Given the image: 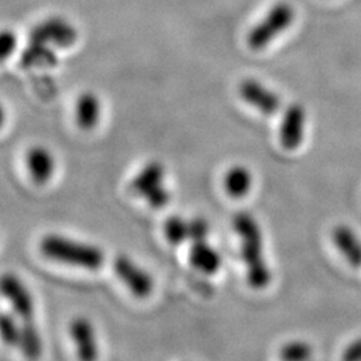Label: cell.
Instances as JSON below:
<instances>
[{"label":"cell","mask_w":361,"mask_h":361,"mask_svg":"<svg viewBox=\"0 0 361 361\" xmlns=\"http://www.w3.org/2000/svg\"><path fill=\"white\" fill-rule=\"evenodd\" d=\"M233 228L240 237L247 284L256 290L265 289L271 284V274L264 253V235L257 219L247 212H240L233 219Z\"/></svg>","instance_id":"cell-1"},{"label":"cell","mask_w":361,"mask_h":361,"mask_svg":"<svg viewBox=\"0 0 361 361\" xmlns=\"http://www.w3.org/2000/svg\"><path fill=\"white\" fill-rule=\"evenodd\" d=\"M39 249L44 257L83 269H99L104 262V250L59 234H47L40 240Z\"/></svg>","instance_id":"cell-2"},{"label":"cell","mask_w":361,"mask_h":361,"mask_svg":"<svg viewBox=\"0 0 361 361\" xmlns=\"http://www.w3.org/2000/svg\"><path fill=\"white\" fill-rule=\"evenodd\" d=\"M295 20V10L289 3L280 1L274 4L265 18L259 20L247 34V44L253 50L265 49L271 40L277 38Z\"/></svg>","instance_id":"cell-3"},{"label":"cell","mask_w":361,"mask_h":361,"mask_svg":"<svg viewBox=\"0 0 361 361\" xmlns=\"http://www.w3.org/2000/svg\"><path fill=\"white\" fill-rule=\"evenodd\" d=\"M165 168L161 162L152 161L146 164L131 182V189L143 197L154 209H162L170 202V192L164 185Z\"/></svg>","instance_id":"cell-4"},{"label":"cell","mask_w":361,"mask_h":361,"mask_svg":"<svg viewBox=\"0 0 361 361\" xmlns=\"http://www.w3.org/2000/svg\"><path fill=\"white\" fill-rule=\"evenodd\" d=\"M0 295L11 304L15 314L22 323L34 322V297L20 277L13 273H4L0 277Z\"/></svg>","instance_id":"cell-5"},{"label":"cell","mask_w":361,"mask_h":361,"mask_svg":"<svg viewBox=\"0 0 361 361\" xmlns=\"http://www.w3.org/2000/svg\"><path fill=\"white\" fill-rule=\"evenodd\" d=\"M78 39V31L67 19L61 16H52L39 23L31 31L30 40L40 42L51 47L67 49L73 46Z\"/></svg>","instance_id":"cell-6"},{"label":"cell","mask_w":361,"mask_h":361,"mask_svg":"<svg viewBox=\"0 0 361 361\" xmlns=\"http://www.w3.org/2000/svg\"><path fill=\"white\" fill-rule=\"evenodd\" d=\"M114 271L118 279L128 286L130 292L138 298H146L154 290V281L149 271L142 269L135 261L121 255L114 261Z\"/></svg>","instance_id":"cell-7"},{"label":"cell","mask_w":361,"mask_h":361,"mask_svg":"<svg viewBox=\"0 0 361 361\" xmlns=\"http://www.w3.org/2000/svg\"><path fill=\"white\" fill-rule=\"evenodd\" d=\"M70 335L74 341L79 361H98L99 345L94 324L86 317H75L70 324Z\"/></svg>","instance_id":"cell-8"},{"label":"cell","mask_w":361,"mask_h":361,"mask_svg":"<svg viewBox=\"0 0 361 361\" xmlns=\"http://www.w3.org/2000/svg\"><path fill=\"white\" fill-rule=\"evenodd\" d=\"M240 95L246 104L256 107L265 116L276 114L281 106L280 97L256 79H245L240 85Z\"/></svg>","instance_id":"cell-9"},{"label":"cell","mask_w":361,"mask_h":361,"mask_svg":"<svg viewBox=\"0 0 361 361\" xmlns=\"http://www.w3.org/2000/svg\"><path fill=\"white\" fill-rule=\"evenodd\" d=\"M307 113L301 104L286 109L280 126V142L286 150H296L304 140Z\"/></svg>","instance_id":"cell-10"},{"label":"cell","mask_w":361,"mask_h":361,"mask_svg":"<svg viewBox=\"0 0 361 361\" xmlns=\"http://www.w3.org/2000/svg\"><path fill=\"white\" fill-rule=\"evenodd\" d=\"M332 243L340 255L355 269L361 268V237L345 224L336 225L332 231Z\"/></svg>","instance_id":"cell-11"},{"label":"cell","mask_w":361,"mask_h":361,"mask_svg":"<svg viewBox=\"0 0 361 361\" xmlns=\"http://www.w3.org/2000/svg\"><path fill=\"white\" fill-rule=\"evenodd\" d=\"M26 164L31 180L38 185L47 183L55 173V158L51 152L43 146H35L28 150Z\"/></svg>","instance_id":"cell-12"},{"label":"cell","mask_w":361,"mask_h":361,"mask_svg":"<svg viewBox=\"0 0 361 361\" xmlns=\"http://www.w3.org/2000/svg\"><path fill=\"white\" fill-rule=\"evenodd\" d=\"M189 259L195 269L205 274H214L222 267V257L219 250L205 241L193 243L189 253Z\"/></svg>","instance_id":"cell-13"},{"label":"cell","mask_w":361,"mask_h":361,"mask_svg":"<svg viewBox=\"0 0 361 361\" xmlns=\"http://www.w3.org/2000/svg\"><path fill=\"white\" fill-rule=\"evenodd\" d=\"M101 101L94 92H83L75 104L78 126L83 130H92L101 119Z\"/></svg>","instance_id":"cell-14"},{"label":"cell","mask_w":361,"mask_h":361,"mask_svg":"<svg viewBox=\"0 0 361 361\" xmlns=\"http://www.w3.org/2000/svg\"><path fill=\"white\" fill-rule=\"evenodd\" d=\"M253 185V176L245 166H233L229 169L224 178V186L226 193L233 198H243L250 192Z\"/></svg>","instance_id":"cell-15"},{"label":"cell","mask_w":361,"mask_h":361,"mask_svg":"<svg viewBox=\"0 0 361 361\" xmlns=\"http://www.w3.org/2000/svg\"><path fill=\"white\" fill-rule=\"evenodd\" d=\"M19 348L30 361H38L43 355V338L35 322L22 323Z\"/></svg>","instance_id":"cell-16"},{"label":"cell","mask_w":361,"mask_h":361,"mask_svg":"<svg viewBox=\"0 0 361 361\" xmlns=\"http://www.w3.org/2000/svg\"><path fill=\"white\" fill-rule=\"evenodd\" d=\"M22 63L26 67H50L56 65V55L51 46L30 40L28 47L22 54Z\"/></svg>","instance_id":"cell-17"},{"label":"cell","mask_w":361,"mask_h":361,"mask_svg":"<svg viewBox=\"0 0 361 361\" xmlns=\"http://www.w3.org/2000/svg\"><path fill=\"white\" fill-rule=\"evenodd\" d=\"M22 337V322L18 316L0 313V338L8 347H19Z\"/></svg>","instance_id":"cell-18"},{"label":"cell","mask_w":361,"mask_h":361,"mask_svg":"<svg viewBox=\"0 0 361 361\" xmlns=\"http://www.w3.org/2000/svg\"><path fill=\"white\" fill-rule=\"evenodd\" d=\"M281 361H312L313 347L302 340H293L284 344L279 352Z\"/></svg>","instance_id":"cell-19"},{"label":"cell","mask_w":361,"mask_h":361,"mask_svg":"<svg viewBox=\"0 0 361 361\" xmlns=\"http://www.w3.org/2000/svg\"><path fill=\"white\" fill-rule=\"evenodd\" d=\"M164 232L171 245H180L189 240V221L178 216H171L164 225Z\"/></svg>","instance_id":"cell-20"},{"label":"cell","mask_w":361,"mask_h":361,"mask_svg":"<svg viewBox=\"0 0 361 361\" xmlns=\"http://www.w3.org/2000/svg\"><path fill=\"white\" fill-rule=\"evenodd\" d=\"M18 46V38L11 30L0 31V62H4L13 55Z\"/></svg>","instance_id":"cell-21"},{"label":"cell","mask_w":361,"mask_h":361,"mask_svg":"<svg viewBox=\"0 0 361 361\" xmlns=\"http://www.w3.org/2000/svg\"><path fill=\"white\" fill-rule=\"evenodd\" d=\"M209 222L205 219H193L189 221V240L192 243L205 241L209 234Z\"/></svg>","instance_id":"cell-22"},{"label":"cell","mask_w":361,"mask_h":361,"mask_svg":"<svg viewBox=\"0 0 361 361\" xmlns=\"http://www.w3.org/2000/svg\"><path fill=\"white\" fill-rule=\"evenodd\" d=\"M341 361H361V337L352 340L344 348Z\"/></svg>","instance_id":"cell-23"},{"label":"cell","mask_w":361,"mask_h":361,"mask_svg":"<svg viewBox=\"0 0 361 361\" xmlns=\"http://www.w3.org/2000/svg\"><path fill=\"white\" fill-rule=\"evenodd\" d=\"M4 121H6V111H4V107L0 104V128L4 125Z\"/></svg>","instance_id":"cell-24"}]
</instances>
